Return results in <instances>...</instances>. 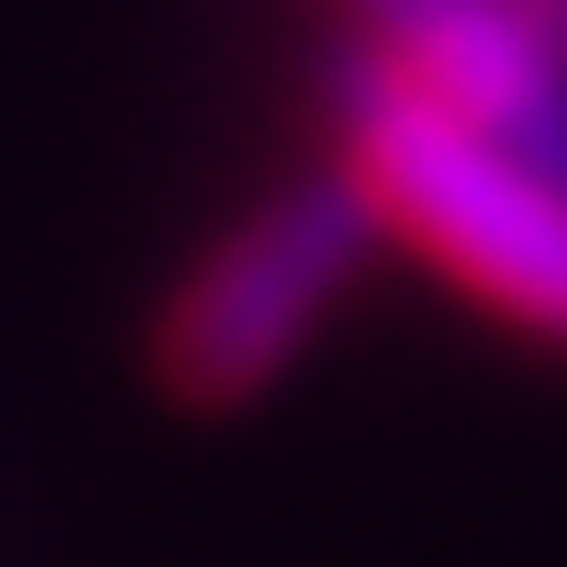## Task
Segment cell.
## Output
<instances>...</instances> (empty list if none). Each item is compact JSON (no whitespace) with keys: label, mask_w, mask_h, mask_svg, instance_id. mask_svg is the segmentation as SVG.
I'll use <instances>...</instances> for the list:
<instances>
[{"label":"cell","mask_w":567,"mask_h":567,"mask_svg":"<svg viewBox=\"0 0 567 567\" xmlns=\"http://www.w3.org/2000/svg\"><path fill=\"white\" fill-rule=\"evenodd\" d=\"M326 126H337V168L358 179V200L379 210L389 243L442 264L484 316L567 347V179L557 168H536L515 137L442 105L368 42H347L326 63Z\"/></svg>","instance_id":"obj_1"},{"label":"cell","mask_w":567,"mask_h":567,"mask_svg":"<svg viewBox=\"0 0 567 567\" xmlns=\"http://www.w3.org/2000/svg\"><path fill=\"white\" fill-rule=\"evenodd\" d=\"M389 252L379 210L358 200L337 158L305 168V179L264 189L200 264L179 274L158 316V379L189 410H231L252 389H274L284 368L316 347V326L358 295V274Z\"/></svg>","instance_id":"obj_2"},{"label":"cell","mask_w":567,"mask_h":567,"mask_svg":"<svg viewBox=\"0 0 567 567\" xmlns=\"http://www.w3.org/2000/svg\"><path fill=\"white\" fill-rule=\"evenodd\" d=\"M347 11L368 21V53H389L410 84L484 116L567 179V42L526 0H347Z\"/></svg>","instance_id":"obj_3"}]
</instances>
